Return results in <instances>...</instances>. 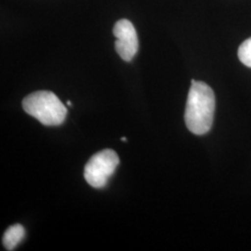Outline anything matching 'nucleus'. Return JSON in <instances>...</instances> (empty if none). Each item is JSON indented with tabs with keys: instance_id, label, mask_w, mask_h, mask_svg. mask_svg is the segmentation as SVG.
Wrapping results in <instances>:
<instances>
[{
	"instance_id": "0eeeda50",
	"label": "nucleus",
	"mask_w": 251,
	"mask_h": 251,
	"mask_svg": "<svg viewBox=\"0 0 251 251\" xmlns=\"http://www.w3.org/2000/svg\"><path fill=\"white\" fill-rule=\"evenodd\" d=\"M67 105H69V106H71V105H72V102H71V101H70V100H68V101H67Z\"/></svg>"
},
{
	"instance_id": "7ed1b4c3",
	"label": "nucleus",
	"mask_w": 251,
	"mask_h": 251,
	"mask_svg": "<svg viewBox=\"0 0 251 251\" xmlns=\"http://www.w3.org/2000/svg\"><path fill=\"white\" fill-rule=\"evenodd\" d=\"M119 164L117 152L112 149H104L90 157L84 170V177L90 186L103 188L115 173Z\"/></svg>"
},
{
	"instance_id": "423d86ee",
	"label": "nucleus",
	"mask_w": 251,
	"mask_h": 251,
	"mask_svg": "<svg viewBox=\"0 0 251 251\" xmlns=\"http://www.w3.org/2000/svg\"><path fill=\"white\" fill-rule=\"evenodd\" d=\"M238 58L241 63L251 68V37L244 41L239 47Z\"/></svg>"
},
{
	"instance_id": "39448f33",
	"label": "nucleus",
	"mask_w": 251,
	"mask_h": 251,
	"mask_svg": "<svg viewBox=\"0 0 251 251\" xmlns=\"http://www.w3.org/2000/svg\"><path fill=\"white\" fill-rule=\"evenodd\" d=\"M25 237V229L23 225L9 226L3 236V245L7 251H14L15 248Z\"/></svg>"
},
{
	"instance_id": "20e7f679",
	"label": "nucleus",
	"mask_w": 251,
	"mask_h": 251,
	"mask_svg": "<svg viewBox=\"0 0 251 251\" xmlns=\"http://www.w3.org/2000/svg\"><path fill=\"white\" fill-rule=\"evenodd\" d=\"M113 34L117 37L115 47L117 53L125 62H130L139 50L138 36L132 23L126 19L117 21Z\"/></svg>"
},
{
	"instance_id": "6e6552de",
	"label": "nucleus",
	"mask_w": 251,
	"mask_h": 251,
	"mask_svg": "<svg viewBox=\"0 0 251 251\" xmlns=\"http://www.w3.org/2000/svg\"><path fill=\"white\" fill-rule=\"evenodd\" d=\"M121 140H122V141H124V142H126V139L125 137H123V138H121Z\"/></svg>"
},
{
	"instance_id": "f257e3e1",
	"label": "nucleus",
	"mask_w": 251,
	"mask_h": 251,
	"mask_svg": "<svg viewBox=\"0 0 251 251\" xmlns=\"http://www.w3.org/2000/svg\"><path fill=\"white\" fill-rule=\"evenodd\" d=\"M185 108V124L196 135L207 133L213 123L215 96L212 89L202 81L192 79Z\"/></svg>"
},
{
	"instance_id": "f03ea898",
	"label": "nucleus",
	"mask_w": 251,
	"mask_h": 251,
	"mask_svg": "<svg viewBox=\"0 0 251 251\" xmlns=\"http://www.w3.org/2000/svg\"><path fill=\"white\" fill-rule=\"evenodd\" d=\"M23 108L26 114L35 117L44 126L63 124L67 109L51 91L39 90L26 96L23 100Z\"/></svg>"
}]
</instances>
